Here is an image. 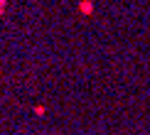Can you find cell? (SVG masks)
<instances>
[{
  "instance_id": "1",
  "label": "cell",
  "mask_w": 150,
  "mask_h": 135,
  "mask_svg": "<svg viewBox=\"0 0 150 135\" xmlns=\"http://www.w3.org/2000/svg\"><path fill=\"white\" fill-rule=\"evenodd\" d=\"M0 3H3V0H0Z\"/></svg>"
}]
</instances>
